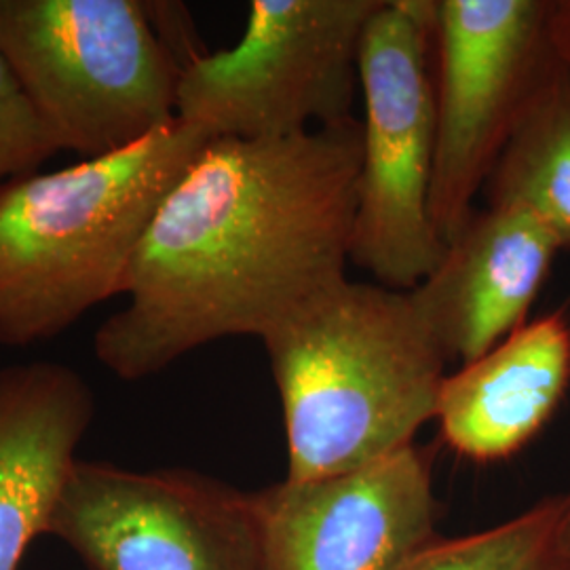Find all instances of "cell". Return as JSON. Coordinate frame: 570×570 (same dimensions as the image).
<instances>
[{
    "instance_id": "1",
    "label": "cell",
    "mask_w": 570,
    "mask_h": 570,
    "mask_svg": "<svg viewBox=\"0 0 570 570\" xmlns=\"http://www.w3.org/2000/svg\"><path fill=\"white\" fill-rule=\"evenodd\" d=\"M362 157L357 119L275 140H209L129 263L127 303L94 334L136 383L199 346L263 338L346 279Z\"/></svg>"
},
{
    "instance_id": "2",
    "label": "cell",
    "mask_w": 570,
    "mask_h": 570,
    "mask_svg": "<svg viewBox=\"0 0 570 570\" xmlns=\"http://www.w3.org/2000/svg\"><path fill=\"white\" fill-rule=\"evenodd\" d=\"M279 391L287 480L364 468L435 419L450 360L410 292L332 285L263 338Z\"/></svg>"
},
{
    "instance_id": "3",
    "label": "cell",
    "mask_w": 570,
    "mask_h": 570,
    "mask_svg": "<svg viewBox=\"0 0 570 570\" xmlns=\"http://www.w3.org/2000/svg\"><path fill=\"white\" fill-rule=\"evenodd\" d=\"M207 142L176 121L121 153L0 184V346L51 341L122 296L146 226Z\"/></svg>"
},
{
    "instance_id": "4",
    "label": "cell",
    "mask_w": 570,
    "mask_h": 570,
    "mask_svg": "<svg viewBox=\"0 0 570 570\" xmlns=\"http://www.w3.org/2000/svg\"><path fill=\"white\" fill-rule=\"evenodd\" d=\"M0 53L60 150L100 159L178 121L183 61L138 0H0Z\"/></svg>"
},
{
    "instance_id": "5",
    "label": "cell",
    "mask_w": 570,
    "mask_h": 570,
    "mask_svg": "<svg viewBox=\"0 0 570 570\" xmlns=\"http://www.w3.org/2000/svg\"><path fill=\"white\" fill-rule=\"evenodd\" d=\"M435 0H381L360 51L362 157L351 263L414 289L446 245L431 218L435 169Z\"/></svg>"
},
{
    "instance_id": "6",
    "label": "cell",
    "mask_w": 570,
    "mask_h": 570,
    "mask_svg": "<svg viewBox=\"0 0 570 570\" xmlns=\"http://www.w3.org/2000/svg\"><path fill=\"white\" fill-rule=\"evenodd\" d=\"M381 0H252L244 37L183 68L178 121L209 140H275L351 121Z\"/></svg>"
},
{
    "instance_id": "7",
    "label": "cell",
    "mask_w": 570,
    "mask_h": 570,
    "mask_svg": "<svg viewBox=\"0 0 570 570\" xmlns=\"http://www.w3.org/2000/svg\"><path fill=\"white\" fill-rule=\"evenodd\" d=\"M553 0H435L431 218L444 245L475 212L501 153L562 60Z\"/></svg>"
},
{
    "instance_id": "8",
    "label": "cell",
    "mask_w": 570,
    "mask_h": 570,
    "mask_svg": "<svg viewBox=\"0 0 570 570\" xmlns=\"http://www.w3.org/2000/svg\"><path fill=\"white\" fill-rule=\"evenodd\" d=\"M47 534L89 570H266L254 492L193 469L77 461Z\"/></svg>"
},
{
    "instance_id": "9",
    "label": "cell",
    "mask_w": 570,
    "mask_h": 570,
    "mask_svg": "<svg viewBox=\"0 0 570 570\" xmlns=\"http://www.w3.org/2000/svg\"><path fill=\"white\" fill-rule=\"evenodd\" d=\"M266 570H402L435 539L431 454L410 444L364 468L254 492Z\"/></svg>"
},
{
    "instance_id": "10",
    "label": "cell",
    "mask_w": 570,
    "mask_h": 570,
    "mask_svg": "<svg viewBox=\"0 0 570 570\" xmlns=\"http://www.w3.org/2000/svg\"><path fill=\"white\" fill-rule=\"evenodd\" d=\"M560 249L550 226L534 214L487 205L471 214L435 268L407 292L450 362L463 366L529 322Z\"/></svg>"
},
{
    "instance_id": "11",
    "label": "cell",
    "mask_w": 570,
    "mask_h": 570,
    "mask_svg": "<svg viewBox=\"0 0 570 570\" xmlns=\"http://www.w3.org/2000/svg\"><path fill=\"white\" fill-rule=\"evenodd\" d=\"M96 416V395L75 367H0V570L20 569L47 534Z\"/></svg>"
},
{
    "instance_id": "12",
    "label": "cell",
    "mask_w": 570,
    "mask_h": 570,
    "mask_svg": "<svg viewBox=\"0 0 570 570\" xmlns=\"http://www.w3.org/2000/svg\"><path fill=\"white\" fill-rule=\"evenodd\" d=\"M569 387L570 322L553 311L449 374L435 421L450 450L475 463H497L529 446Z\"/></svg>"
},
{
    "instance_id": "13",
    "label": "cell",
    "mask_w": 570,
    "mask_h": 570,
    "mask_svg": "<svg viewBox=\"0 0 570 570\" xmlns=\"http://www.w3.org/2000/svg\"><path fill=\"white\" fill-rule=\"evenodd\" d=\"M487 205H515L570 247V75L562 66L490 174Z\"/></svg>"
},
{
    "instance_id": "14",
    "label": "cell",
    "mask_w": 570,
    "mask_h": 570,
    "mask_svg": "<svg viewBox=\"0 0 570 570\" xmlns=\"http://www.w3.org/2000/svg\"><path fill=\"white\" fill-rule=\"evenodd\" d=\"M569 494L546 497L494 529L435 539L402 570H556L558 530Z\"/></svg>"
},
{
    "instance_id": "15",
    "label": "cell",
    "mask_w": 570,
    "mask_h": 570,
    "mask_svg": "<svg viewBox=\"0 0 570 570\" xmlns=\"http://www.w3.org/2000/svg\"><path fill=\"white\" fill-rule=\"evenodd\" d=\"M60 146L0 53V184L37 174Z\"/></svg>"
},
{
    "instance_id": "16",
    "label": "cell",
    "mask_w": 570,
    "mask_h": 570,
    "mask_svg": "<svg viewBox=\"0 0 570 570\" xmlns=\"http://www.w3.org/2000/svg\"><path fill=\"white\" fill-rule=\"evenodd\" d=\"M551 23L560 60L570 75V0H553Z\"/></svg>"
},
{
    "instance_id": "17",
    "label": "cell",
    "mask_w": 570,
    "mask_h": 570,
    "mask_svg": "<svg viewBox=\"0 0 570 570\" xmlns=\"http://www.w3.org/2000/svg\"><path fill=\"white\" fill-rule=\"evenodd\" d=\"M558 556L560 558L570 556V499L569 508H567V513H564V518L560 522V530H558Z\"/></svg>"
},
{
    "instance_id": "18",
    "label": "cell",
    "mask_w": 570,
    "mask_h": 570,
    "mask_svg": "<svg viewBox=\"0 0 570 570\" xmlns=\"http://www.w3.org/2000/svg\"><path fill=\"white\" fill-rule=\"evenodd\" d=\"M556 570H570V556L569 558H560V560H558V567H556Z\"/></svg>"
}]
</instances>
